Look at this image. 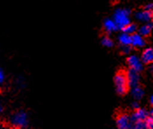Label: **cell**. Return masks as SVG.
Segmentation results:
<instances>
[{"mask_svg":"<svg viewBox=\"0 0 153 129\" xmlns=\"http://www.w3.org/2000/svg\"><path fill=\"white\" fill-rule=\"evenodd\" d=\"M131 11L129 8H117L113 13V21L115 22L117 30H123L127 24L131 22Z\"/></svg>","mask_w":153,"mask_h":129,"instance_id":"obj_1","label":"cell"},{"mask_svg":"<svg viewBox=\"0 0 153 129\" xmlns=\"http://www.w3.org/2000/svg\"><path fill=\"white\" fill-rule=\"evenodd\" d=\"M9 123L13 129H25L29 126V116L24 110L13 113L9 119Z\"/></svg>","mask_w":153,"mask_h":129,"instance_id":"obj_2","label":"cell"},{"mask_svg":"<svg viewBox=\"0 0 153 129\" xmlns=\"http://www.w3.org/2000/svg\"><path fill=\"white\" fill-rule=\"evenodd\" d=\"M114 84L116 91L120 96H123L130 90V86L128 83L126 72L124 71H119L114 77Z\"/></svg>","mask_w":153,"mask_h":129,"instance_id":"obj_3","label":"cell"},{"mask_svg":"<svg viewBox=\"0 0 153 129\" xmlns=\"http://www.w3.org/2000/svg\"><path fill=\"white\" fill-rule=\"evenodd\" d=\"M127 65L129 66V69L136 71L137 72H141L143 70V63L142 62L141 59L137 54H130L127 58Z\"/></svg>","mask_w":153,"mask_h":129,"instance_id":"obj_4","label":"cell"},{"mask_svg":"<svg viewBox=\"0 0 153 129\" xmlns=\"http://www.w3.org/2000/svg\"><path fill=\"white\" fill-rule=\"evenodd\" d=\"M149 115H153V109L151 108L150 110H147L143 107H139L133 111V113L130 114V118L132 119V122L137 121H144V119Z\"/></svg>","mask_w":153,"mask_h":129,"instance_id":"obj_5","label":"cell"},{"mask_svg":"<svg viewBox=\"0 0 153 129\" xmlns=\"http://www.w3.org/2000/svg\"><path fill=\"white\" fill-rule=\"evenodd\" d=\"M132 119L130 114L126 113H122L118 114L116 119V125L117 129H131L132 128Z\"/></svg>","mask_w":153,"mask_h":129,"instance_id":"obj_6","label":"cell"},{"mask_svg":"<svg viewBox=\"0 0 153 129\" xmlns=\"http://www.w3.org/2000/svg\"><path fill=\"white\" fill-rule=\"evenodd\" d=\"M125 72H126L127 80H128V83H129V86H130V89L134 87V86H137L140 85V81H141L140 72H137L136 71L130 70V69H129Z\"/></svg>","mask_w":153,"mask_h":129,"instance_id":"obj_7","label":"cell"},{"mask_svg":"<svg viewBox=\"0 0 153 129\" xmlns=\"http://www.w3.org/2000/svg\"><path fill=\"white\" fill-rule=\"evenodd\" d=\"M130 46L135 48V49H143L146 46V39L145 38L139 35L137 32L135 34H132L130 36Z\"/></svg>","mask_w":153,"mask_h":129,"instance_id":"obj_8","label":"cell"},{"mask_svg":"<svg viewBox=\"0 0 153 129\" xmlns=\"http://www.w3.org/2000/svg\"><path fill=\"white\" fill-rule=\"evenodd\" d=\"M153 13L152 12H149L146 10H140L135 13V18L141 22V23H150L152 20Z\"/></svg>","mask_w":153,"mask_h":129,"instance_id":"obj_9","label":"cell"},{"mask_svg":"<svg viewBox=\"0 0 153 129\" xmlns=\"http://www.w3.org/2000/svg\"><path fill=\"white\" fill-rule=\"evenodd\" d=\"M140 59L143 63V65H152L153 62L152 47H145L142 52Z\"/></svg>","mask_w":153,"mask_h":129,"instance_id":"obj_10","label":"cell"},{"mask_svg":"<svg viewBox=\"0 0 153 129\" xmlns=\"http://www.w3.org/2000/svg\"><path fill=\"white\" fill-rule=\"evenodd\" d=\"M102 27H103L104 32L107 33V35L114 33L117 31H118L117 27L116 24L113 21L112 18H106V19H104L103 24H102Z\"/></svg>","mask_w":153,"mask_h":129,"instance_id":"obj_11","label":"cell"},{"mask_svg":"<svg viewBox=\"0 0 153 129\" xmlns=\"http://www.w3.org/2000/svg\"><path fill=\"white\" fill-rule=\"evenodd\" d=\"M152 22L150 23H144L137 28V33L143 38H147L152 34Z\"/></svg>","mask_w":153,"mask_h":129,"instance_id":"obj_12","label":"cell"},{"mask_svg":"<svg viewBox=\"0 0 153 129\" xmlns=\"http://www.w3.org/2000/svg\"><path fill=\"white\" fill-rule=\"evenodd\" d=\"M130 92H131V95H132V98L136 100V101H139L141 100L144 97V89L143 88V86H141L140 85L139 86H134L132 88H130Z\"/></svg>","mask_w":153,"mask_h":129,"instance_id":"obj_13","label":"cell"},{"mask_svg":"<svg viewBox=\"0 0 153 129\" xmlns=\"http://www.w3.org/2000/svg\"><path fill=\"white\" fill-rule=\"evenodd\" d=\"M131 35H129L122 32L117 37V42L120 46H130V38Z\"/></svg>","mask_w":153,"mask_h":129,"instance_id":"obj_14","label":"cell"},{"mask_svg":"<svg viewBox=\"0 0 153 129\" xmlns=\"http://www.w3.org/2000/svg\"><path fill=\"white\" fill-rule=\"evenodd\" d=\"M137 28H138V26L137 25V24L130 22L129 24H127L122 30V32H125V33H127L129 35H132V34H135V33L137 32Z\"/></svg>","mask_w":153,"mask_h":129,"instance_id":"obj_15","label":"cell"},{"mask_svg":"<svg viewBox=\"0 0 153 129\" xmlns=\"http://www.w3.org/2000/svg\"><path fill=\"white\" fill-rule=\"evenodd\" d=\"M101 43H102V45L103 46L106 47V48H112V47L114 46V45H115L114 40L111 38L110 36L108 35L103 36L102 38V39H101Z\"/></svg>","mask_w":153,"mask_h":129,"instance_id":"obj_16","label":"cell"},{"mask_svg":"<svg viewBox=\"0 0 153 129\" xmlns=\"http://www.w3.org/2000/svg\"><path fill=\"white\" fill-rule=\"evenodd\" d=\"M144 126L146 129H153V115H149L144 119Z\"/></svg>","mask_w":153,"mask_h":129,"instance_id":"obj_17","label":"cell"},{"mask_svg":"<svg viewBox=\"0 0 153 129\" xmlns=\"http://www.w3.org/2000/svg\"><path fill=\"white\" fill-rule=\"evenodd\" d=\"M131 129H146V128H145V126H144V122H143V121H137V122H133Z\"/></svg>","mask_w":153,"mask_h":129,"instance_id":"obj_18","label":"cell"},{"mask_svg":"<svg viewBox=\"0 0 153 129\" xmlns=\"http://www.w3.org/2000/svg\"><path fill=\"white\" fill-rule=\"evenodd\" d=\"M131 46H121V52L124 55H130L131 52Z\"/></svg>","mask_w":153,"mask_h":129,"instance_id":"obj_19","label":"cell"},{"mask_svg":"<svg viewBox=\"0 0 153 129\" xmlns=\"http://www.w3.org/2000/svg\"><path fill=\"white\" fill-rule=\"evenodd\" d=\"M143 9L146 10V11H149V12H152L153 4L152 3H148V4H146L144 5Z\"/></svg>","mask_w":153,"mask_h":129,"instance_id":"obj_20","label":"cell"},{"mask_svg":"<svg viewBox=\"0 0 153 129\" xmlns=\"http://www.w3.org/2000/svg\"><path fill=\"white\" fill-rule=\"evenodd\" d=\"M4 80H5V75H4L3 70L0 68V86L4 82Z\"/></svg>","mask_w":153,"mask_h":129,"instance_id":"obj_21","label":"cell"},{"mask_svg":"<svg viewBox=\"0 0 153 129\" xmlns=\"http://www.w3.org/2000/svg\"><path fill=\"white\" fill-rule=\"evenodd\" d=\"M131 107H132V109H133V111L134 110H136V109H137V108H139L140 107V105H139V102L138 101H134L132 104H131Z\"/></svg>","mask_w":153,"mask_h":129,"instance_id":"obj_22","label":"cell"},{"mask_svg":"<svg viewBox=\"0 0 153 129\" xmlns=\"http://www.w3.org/2000/svg\"><path fill=\"white\" fill-rule=\"evenodd\" d=\"M149 102H150L151 106H152V105H153V95H151V96H150V99H149Z\"/></svg>","mask_w":153,"mask_h":129,"instance_id":"obj_23","label":"cell"},{"mask_svg":"<svg viewBox=\"0 0 153 129\" xmlns=\"http://www.w3.org/2000/svg\"><path fill=\"white\" fill-rule=\"evenodd\" d=\"M2 112H3V107H2V106L0 105V114H1Z\"/></svg>","mask_w":153,"mask_h":129,"instance_id":"obj_24","label":"cell"}]
</instances>
